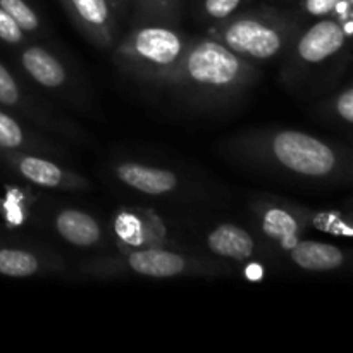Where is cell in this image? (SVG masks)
I'll list each match as a JSON object with an SVG mask.
<instances>
[{
    "label": "cell",
    "mask_w": 353,
    "mask_h": 353,
    "mask_svg": "<svg viewBox=\"0 0 353 353\" xmlns=\"http://www.w3.org/2000/svg\"><path fill=\"white\" fill-rule=\"evenodd\" d=\"M236 164L314 186H353V147L292 128H254L224 138Z\"/></svg>",
    "instance_id": "1"
},
{
    "label": "cell",
    "mask_w": 353,
    "mask_h": 353,
    "mask_svg": "<svg viewBox=\"0 0 353 353\" xmlns=\"http://www.w3.org/2000/svg\"><path fill=\"white\" fill-rule=\"evenodd\" d=\"M261 78L257 64L210 37H193L161 88L199 110L233 105Z\"/></svg>",
    "instance_id": "2"
},
{
    "label": "cell",
    "mask_w": 353,
    "mask_h": 353,
    "mask_svg": "<svg viewBox=\"0 0 353 353\" xmlns=\"http://www.w3.org/2000/svg\"><path fill=\"white\" fill-rule=\"evenodd\" d=\"M78 271L95 279L219 278L226 274L228 265L217 259L179 250L171 245H159L117 248L116 254L83 262Z\"/></svg>",
    "instance_id": "3"
},
{
    "label": "cell",
    "mask_w": 353,
    "mask_h": 353,
    "mask_svg": "<svg viewBox=\"0 0 353 353\" xmlns=\"http://www.w3.org/2000/svg\"><path fill=\"white\" fill-rule=\"evenodd\" d=\"M353 57V43L333 16L309 21L286 54L281 76L290 85L330 86L343 74Z\"/></svg>",
    "instance_id": "4"
},
{
    "label": "cell",
    "mask_w": 353,
    "mask_h": 353,
    "mask_svg": "<svg viewBox=\"0 0 353 353\" xmlns=\"http://www.w3.org/2000/svg\"><path fill=\"white\" fill-rule=\"evenodd\" d=\"M303 24L296 12L259 7L243 9L223 23L210 24L207 37L254 64H264L286 57Z\"/></svg>",
    "instance_id": "5"
},
{
    "label": "cell",
    "mask_w": 353,
    "mask_h": 353,
    "mask_svg": "<svg viewBox=\"0 0 353 353\" xmlns=\"http://www.w3.org/2000/svg\"><path fill=\"white\" fill-rule=\"evenodd\" d=\"M178 24L134 23L112 47V61L124 74L161 88L185 55L190 41Z\"/></svg>",
    "instance_id": "6"
},
{
    "label": "cell",
    "mask_w": 353,
    "mask_h": 353,
    "mask_svg": "<svg viewBox=\"0 0 353 353\" xmlns=\"http://www.w3.org/2000/svg\"><path fill=\"white\" fill-rule=\"evenodd\" d=\"M0 107L37 130H43L47 134L61 137L64 140L81 143L86 134L81 128L57 109L45 102L38 93H33L26 83L17 78L6 64L0 62Z\"/></svg>",
    "instance_id": "7"
},
{
    "label": "cell",
    "mask_w": 353,
    "mask_h": 353,
    "mask_svg": "<svg viewBox=\"0 0 353 353\" xmlns=\"http://www.w3.org/2000/svg\"><path fill=\"white\" fill-rule=\"evenodd\" d=\"M16 62L24 78L37 88L57 99L79 102V79L72 74L71 65L57 50L38 40H30L17 48Z\"/></svg>",
    "instance_id": "8"
},
{
    "label": "cell",
    "mask_w": 353,
    "mask_h": 353,
    "mask_svg": "<svg viewBox=\"0 0 353 353\" xmlns=\"http://www.w3.org/2000/svg\"><path fill=\"white\" fill-rule=\"evenodd\" d=\"M259 236L285 255L310 231L305 205L281 199H262L252 203Z\"/></svg>",
    "instance_id": "9"
},
{
    "label": "cell",
    "mask_w": 353,
    "mask_h": 353,
    "mask_svg": "<svg viewBox=\"0 0 353 353\" xmlns=\"http://www.w3.org/2000/svg\"><path fill=\"white\" fill-rule=\"evenodd\" d=\"M0 159L19 178L37 188L52 192L79 193L92 190V181L81 172L68 168L55 157L21 150H0Z\"/></svg>",
    "instance_id": "10"
},
{
    "label": "cell",
    "mask_w": 353,
    "mask_h": 353,
    "mask_svg": "<svg viewBox=\"0 0 353 353\" xmlns=\"http://www.w3.org/2000/svg\"><path fill=\"white\" fill-rule=\"evenodd\" d=\"M110 238L117 248H145L169 245L162 217L143 207H121L110 221Z\"/></svg>",
    "instance_id": "11"
},
{
    "label": "cell",
    "mask_w": 353,
    "mask_h": 353,
    "mask_svg": "<svg viewBox=\"0 0 353 353\" xmlns=\"http://www.w3.org/2000/svg\"><path fill=\"white\" fill-rule=\"evenodd\" d=\"M76 30L100 50H112L119 40V17L110 0H61Z\"/></svg>",
    "instance_id": "12"
},
{
    "label": "cell",
    "mask_w": 353,
    "mask_h": 353,
    "mask_svg": "<svg viewBox=\"0 0 353 353\" xmlns=\"http://www.w3.org/2000/svg\"><path fill=\"white\" fill-rule=\"evenodd\" d=\"M112 176L134 193L152 199H165L181 193L183 179L176 171L140 161H117L110 165Z\"/></svg>",
    "instance_id": "13"
},
{
    "label": "cell",
    "mask_w": 353,
    "mask_h": 353,
    "mask_svg": "<svg viewBox=\"0 0 353 353\" xmlns=\"http://www.w3.org/2000/svg\"><path fill=\"white\" fill-rule=\"evenodd\" d=\"M205 247L217 261L236 265H254L261 243L247 230L234 223H221L205 234Z\"/></svg>",
    "instance_id": "14"
},
{
    "label": "cell",
    "mask_w": 353,
    "mask_h": 353,
    "mask_svg": "<svg viewBox=\"0 0 353 353\" xmlns=\"http://www.w3.org/2000/svg\"><path fill=\"white\" fill-rule=\"evenodd\" d=\"M293 268L305 272H336L353 269V248L327 241L302 240L285 254Z\"/></svg>",
    "instance_id": "15"
},
{
    "label": "cell",
    "mask_w": 353,
    "mask_h": 353,
    "mask_svg": "<svg viewBox=\"0 0 353 353\" xmlns=\"http://www.w3.org/2000/svg\"><path fill=\"white\" fill-rule=\"evenodd\" d=\"M52 228L61 240L78 248H100L112 241L109 231L95 216L72 207L57 210L52 217Z\"/></svg>",
    "instance_id": "16"
},
{
    "label": "cell",
    "mask_w": 353,
    "mask_h": 353,
    "mask_svg": "<svg viewBox=\"0 0 353 353\" xmlns=\"http://www.w3.org/2000/svg\"><path fill=\"white\" fill-rule=\"evenodd\" d=\"M65 262L61 255L28 247H0V276L6 278H38L62 274Z\"/></svg>",
    "instance_id": "17"
},
{
    "label": "cell",
    "mask_w": 353,
    "mask_h": 353,
    "mask_svg": "<svg viewBox=\"0 0 353 353\" xmlns=\"http://www.w3.org/2000/svg\"><path fill=\"white\" fill-rule=\"evenodd\" d=\"M0 150L34 152L48 157H64L65 152L57 141L41 134L34 126L0 107Z\"/></svg>",
    "instance_id": "18"
},
{
    "label": "cell",
    "mask_w": 353,
    "mask_h": 353,
    "mask_svg": "<svg viewBox=\"0 0 353 353\" xmlns=\"http://www.w3.org/2000/svg\"><path fill=\"white\" fill-rule=\"evenodd\" d=\"M316 112L326 123L353 130V79L324 97L317 103Z\"/></svg>",
    "instance_id": "19"
},
{
    "label": "cell",
    "mask_w": 353,
    "mask_h": 353,
    "mask_svg": "<svg viewBox=\"0 0 353 353\" xmlns=\"http://www.w3.org/2000/svg\"><path fill=\"white\" fill-rule=\"evenodd\" d=\"M310 230L331 234L345 240H353V210H317L305 207Z\"/></svg>",
    "instance_id": "20"
},
{
    "label": "cell",
    "mask_w": 353,
    "mask_h": 353,
    "mask_svg": "<svg viewBox=\"0 0 353 353\" xmlns=\"http://www.w3.org/2000/svg\"><path fill=\"white\" fill-rule=\"evenodd\" d=\"M134 23L178 24L181 17V0H131Z\"/></svg>",
    "instance_id": "21"
},
{
    "label": "cell",
    "mask_w": 353,
    "mask_h": 353,
    "mask_svg": "<svg viewBox=\"0 0 353 353\" xmlns=\"http://www.w3.org/2000/svg\"><path fill=\"white\" fill-rule=\"evenodd\" d=\"M0 7L19 24L21 30L31 38L38 40L45 34V23L34 7L28 3V0H0Z\"/></svg>",
    "instance_id": "22"
},
{
    "label": "cell",
    "mask_w": 353,
    "mask_h": 353,
    "mask_svg": "<svg viewBox=\"0 0 353 353\" xmlns=\"http://www.w3.org/2000/svg\"><path fill=\"white\" fill-rule=\"evenodd\" d=\"M248 0H202L199 10L203 19L210 24H217L243 10Z\"/></svg>",
    "instance_id": "23"
},
{
    "label": "cell",
    "mask_w": 353,
    "mask_h": 353,
    "mask_svg": "<svg viewBox=\"0 0 353 353\" xmlns=\"http://www.w3.org/2000/svg\"><path fill=\"white\" fill-rule=\"evenodd\" d=\"M31 38L19 28V24L0 7V41L9 47L19 48L28 43Z\"/></svg>",
    "instance_id": "24"
},
{
    "label": "cell",
    "mask_w": 353,
    "mask_h": 353,
    "mask_svg": "<svg viewBox=\"0 0 353 353\" xmlns=\"http://www.w3.org/2000/svg\"><path fill=\"white\" fill-rule=\"evenodd\" d=\"M340 0H302V9L299 16L303 23L319 19V17L331 16L334 12V7Z\"/></svg>",
    "instance_id": "25"
},
{
    "label": "cell",
    "mask_w": 353,
    "mask_h": 353,
    "mask_svg": "<svg viewBox=\"0 0 353 353\" xmlns=\"http://www.w3.org/2000/svg\"><path fill=\"white\" fill-rule=\"evenodd\" d=\"M110 3H112V9L117 14V17L126 16L131 7V0H110Z\"/></svg>",
    "instance_id": "26"
},
{
    "label": "cell",
    "mask_w": 353,
    "mask_h": 353,
    "mask_svg": "<svg viewBox=\"0 0 353 353\" xmlns=\"http://www.w3.org/2000/svg\"><path fill=\"white\" fill-rule=\"evenodd\" d=\"M343 209H348V210H353V195L350 196V199H347L343 202Z\"/></svg>",
    "instance_id": "27"
},
{
    "label": "cell",
    "mask_w": 353,
    "mask_h": 353,
    "mask_svg": "<svg viewBox=\"0 0 353 353\" xmlns=\"http://www.w3.org/2000/svg\"><path fill=\"white\" fill-rule=\"evenodd\" d=\"M348 145L353 147V130H348Z\"/></svg>",
    "instance_id": "28"
}]
</instances>
